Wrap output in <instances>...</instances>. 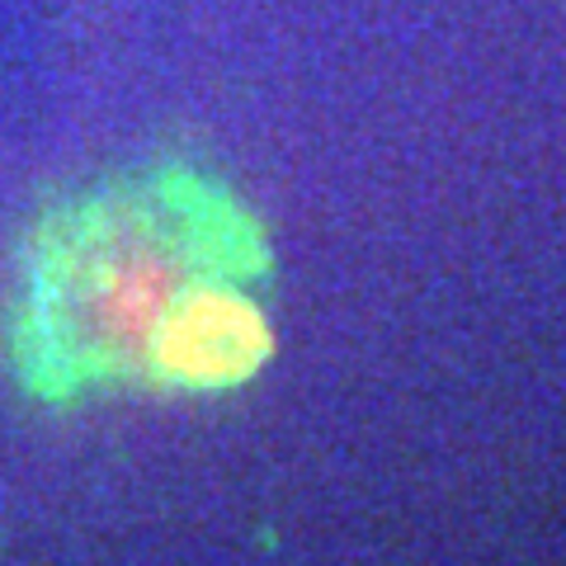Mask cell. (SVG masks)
Returning a JSON list of instances; mask_svg holds the SVG:
<instances>
[{
  "label": "cell",
  "instance_id": "6da1fadb",
  "mask_svg": "<svg viewBox=\"0 0 566 566\" xmlns=\"http://www.w3.org/2000/svg\"><path fill=\"white\" fill-rule=\"evenodd\" d=\"M264 264L245 218L199 185H118L57 208L29 241L10 316L24 392L71 401L104 382H147L156 335L189 293Z\"/></svg>",
  "mask_w": 566,
  "mask_h": 566
},
{
  "label": "cell",
  "instance_id": "7a4b0ae2",
  "mask_svg": "<svg viewBox=\"0 0 566 566\" xmlns=\"http://www.w3.org/2000/svg\"><path fill=\"white\" fill-rule=\"evenodd\" d=\"M245 279H218L189 293L156 335L147 382L166 387H232L270 354V326Z\"/></svg>",
  "mask_w": 566,
  "mask_h": 566
}]
</instances>
